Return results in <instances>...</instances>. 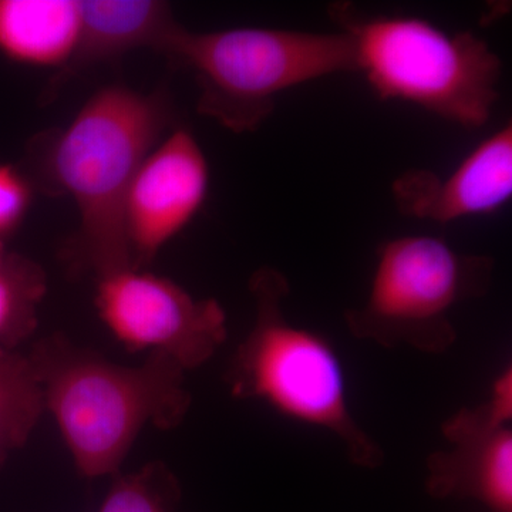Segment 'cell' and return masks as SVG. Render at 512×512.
<instances>
[{"label":"cell","mask_w":512,"mask_h":512,"mask_svg":"<svg viewBox=\"0 0 512 512\" xmlns=\"http://www.w3.org/2000/svg\"><path fill=\"white\" fill-rule=\"evenodd\" d=\"M77 471L87 478L119 473L148 426L173 430L191 407L185 370L158 353L123 366L62 335L40 339L28 353Z\"/></svg>","instance_id":"obj_1"},{"label":"cell","mask_w":512,"mask_h":512,"mask_svg":"<svg viewBox=\"0 0 512 512\" xmlns=\"http://www.w3.org/2000/svg\"><path fill=\"white\" fill-rule=\"evenodd\" d=\"M167 121L160 97L104 87L53 144V180L72 195L80 215L73 261L97 279L133 269L124 222L128 190Z\"/></svg>","instance_id":"obj_2"},{"label":"cell","mask_w":512,"mask_h":512,"mask_svg":"<svg viewBox=\"0 0 512 512\" xmlns=\"http://www.w3.org/2000/svg\"><path fill=\"white\" fill-rule=\"evenodd\" d=\"M249 291L255 319L225 377L232 396L259 400L288 419L329 431L357 467L382 466V448L350 410L338 352L328 339L286 318V276L265 266L252 275Z\"/></svg>","instance_id":"obj_3"},{"label":"cell","mask_w":512,"mask_h":512,"mask_svg":"<svg viewBox=\"0 0 512 512\" xmlns=\"http://www.w3.org/2000/svg\"><path fill=\"white\" fill-rule=\"evenodd\" d=\"M329 13L352 39L356 72L379 99L412 103L464 128L490 120L503 62L481 37L413 16L360 15L348 3Z\"/></svg>","instance_id":"obj_4"},{"label":"cell","mask_w":512,"mask_h":512,"mask_svg":"<svg viewBox=\"0 0 512 512\" xmlns=\"http://www.w3.org/2000/svg\"><path fill=\"white\" fill-rule=\"evenodd\" d=\"M194 73L198 111L232 133H252L274 113L286 90L356 72L348 33L237 28L194 33L178 25L163 52Z\"/></svg>","instance_id":"obj_5"},{"label":"cell","mask_w":512,"mask_h":512,"mask_svg":"<svg viewBox=\"0 0 512 512\" xmlns=\"http://www.w3.org/2000/svg\"><path fill=\"white\" fill-rule=\"evenodd\" d=\"M493 276L491 256L464 254L427 235L389 239L377 248L367 298L346 312V325L384 348L447 352L457 340L454 309L484 296Z\"/></svg>","instance_id":"obj_6"},{"label":"cell","mask_w":512,"mask_h":512,"mask_svg":"<svg viewBox=\"0 0 512 512\" xmlns=\"http://www.w3.org/2000/svg\"><path fill=\"white\" fill-rule=\"evenodd\" d=\"M96 306L128 350L170 357L185 372L205 365L227 340V313L220 302L195 298L171 279L143 269L97 279Z\"/></svg>","instance_id":"obj_7"},{"label":"cell","mask_w":512,"mask_h":512,"mask_svg":"<svg viewBox=\"0 0 512 512\" xmlns=\"http://www.w3.org/2000/svg\"><path fill=\"white\" fill-rule=\"evenodd\" d=\"M210 190V165L190 131L180 128L138 167L124 222L131 266L143 269L200 212Z\"/></svg>","instance_id":"obj_8"},{"label":"cell","mask_w":512,"mask_h":512,"mask_svg":"<svg viewBox=\"0 0 512 512\" xmlns=\"http://www.w3.org/2000/svg\"><path fill=\"white\" fill-rule=\"evenodd\" d=\"M394 204L406 217L450 224L494 214L512 195V124L485 137L447 175L413 168L396 178Z\"/></svg>","instance_id":"obj_9"},{"label":"cell","mask_w":512,"mask_h":512,"mask_svg":"<svg viewBox=\"0 0 512 512\" xmlns=\"http://www.w3.org/2000/svg\"><path fill=\"white\" fill-rule=\"evenodd\" d=\"M427 460L426 491L436 500H471L512 512V430L467 434Z\"/></svg>","instance_id":"obj_10"},{"label":"cell","mask_w":512,"mask_h":512,"mask_svg":"<svg viewBox=\"0 0 512 512\" xmlns=\"http://www.w3.org/2000/svg\"><path fill=\"white\" fill-rule=\"evenodd\" d=\"M80 37L70 69L107 62L150 47L163 52L177 28L170 5L158 0H79Z\"/></svg>","instance_id":"obj_11"},{"label":"cell","mask_w":512,"mask_h":512,"mask_svg":"<svg viewBox=\"0 0 512 512\" xmlns=\"http://www.w3.org/2000/svg\"><path fill=\"white\" fill-rule=\"evenodd\" d=\"M79 37V0H0V53L13 62L69 63Z\"/></svg>","instance_id":"obj_12"},{"label":"cell","mask_w":512,"mask_h":512,"mask_svg":"<svg viewBox=\"0 0 512 512\" xmlns=\"http://www.w3.org/2000/svg\"><path fill=\"white\" fill-rule=\"evenodd\" d=\"M45 413L42 384L29 356L0 348V470L25 447Z\"/></svg>","instance_id":"obj_13"},{"label":"cell","mask_w":512,"mask_h":512,"mask_svg":"<svg viewBox=\"0 0 512 512\" xmlns=\"http://www.w3.org/2000/svg\"><path fill=\"white\" fill-rule=\"evenodd\" d=\"M47 292L42 266L19 254L0 256V348L18 350L35 333Z\"/></svg>","instance_id":"obj_14"},{"label":"cell","mask_w":512,"mask_h":512,"mask_svg":"<svg viewBox=\"0 0 512 512\" xmlns=\"http://www.w3.org/2000/svg\"><path fill=\"white\" fill-rule=\"evenodd\" d=\"M113 477L99 512H181L180 481L163 461Z\"/></svg>","instance_id":"obj_15"},{"label":"cell","mask_w":512,"mask_h":512,"mask_svg":"<svg viewBox=\"0 0 512 512\" xmlns=\"http://www.w3.org/2000/svg\"><path fill=\"white\" fill-rule=\"evenodd\" d=\"M512 420V369L505 366L495 377L490 393L474 409H463L443 424L447 441L511 426Z\"/></svg>","instance_id":"obj_16"},{"label":"cell","mask_w":512,"mask_h":512,"mask_svg":"<svg viewBox=\"0 0 512 512\" xmlns=\"http://www.w3.org/2000/svg\"><path fill=\"white\" fill-rule=\"evenodd\" d=\"M32 202L28 178L15 167L0 163V242L25 220Z\"/></svg>","instance_id":"obj_17"},{"label":"cell","mask_w":512,"mask_h":512,"mask_svg":"<svg viewBox=\"0 0 512 512\" xmlns=\"http://www.w3.org/2000/svg\"><path fill=\"white\" fill-rule=\"evenodd\" d=\"M3 252H5V249H3V242H0V256L3 255Z\"/></svg>","instance_id":"obj_18"}]
</instances>
